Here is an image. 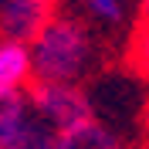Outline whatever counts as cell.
I'll return each instance as SVG.
<instances>
[{"mask_svg": "<svg viewBox=\"0 0 149 149\" xmlns=\"http://www.w3.org/2000/svg\"><path fill=\"white\" fill-rule=\"evenodd\" d=\"M34 81L47 85H74L92 61V37L71 17H58L44 34L31 44Z\"/></svg>", "mask_w": 149, "mask_h": 149, "instance_id": "1", "label": "cell"}, {"mask_svg": "<svg viewBox=\"0 0 149 149\" xmlns=\"http://www.w3.org/2000/svg\"><path fill=\"white\" fill-rule=\"evenodd\" d=\"M31 112L37 119H44L51 129L68 132L78 129L85 122H92V98L78 88V85H47V81H31L27 88Z\"/></svg>", "mask_w": 149, "mask_h": 149, "instance_id": "2", "label": "cell"}, {"mask_svg": "<svg viewBox=\"0 0 149 149\" xmlns=\"http://www.w3.org/2000/svg\"><path fill=\"white\" fill-rule=\"evenodd\" d=\"M58 20V0H3L0 3V37L34 44Z\"/></svg>", "mask_w": 149, "mask_h": 149, "instance_id": "3", "label": "cell"}, {"mask_svg": "<svg viewBox=\"0 0 149 149\" xmlns=\"http://www.w3.org/2000/svg\"><path fill=\"white\" fill-rule=\"evenodd\" d=\"M34 78V58H31V44L20 41H7L0 37V88L7 92H20V85Z\"/></svg>", "mask_w": 149, "mask_h": 149, "instance_id": "4", "label": "cell"}, {"mask_svg": "<svg viewBox=\"0 0 149 149\" xmlns=\"http://www.w3.org/2000/svg\"><path fill=\"white\" fill-rule=\"evenodd\" d=\"M31 119V102L24 92H7L0 88V149H7Z\"/></svg>", "mask_w": 149, "mask_h": 149, "instance_id": "5", "label": "cell"}, {"mask_svg": "<svg viewBox=\"0 0 149 149\" xmlns=\"http://www.w3.org/2000/svg\"><path fill=\"white\" fill-rule=\"evenodd\" d=\"M58 149H122V142L105 129L102 122L92 119V122H85V125H78V129L61 132Z\"/></svg>", "mask_w": 149, "mask_h": 149, "instance_id": "6", "label": "cell"}, {"mask_svg": "<svg viewBox=\"0 0 149 149\" xmlns=\"http://www.w3.org/2000/svg\"><path fill=\"white\" fill-rule=\"evenodd\" d=\"M58 142H61V132L51 129L44 119H37L34 112H31L27 125L14 136V142L7 149H58Z\"/></svg>", "mask_w": 149, "mask_h": 149, "instance_id": "7", "label": "cell"}, {"mask_svg": "<svg viewBox=\"0 0 149 149\" xmlns=\"http://www.w3.org/2000/svg\"><path fill=\"white\" fill-rule=\"evenodd\" d=\"M129 65L149 78V20H142V27H136L129 41Z\"/></svg>", "mask_w": 149, "mask_h": 149, "instance_id": "8", "label": "cell"}, {"mask_svg": "<svg viewBox=\"0 0 149 149\" xmlns=\"http://www.w3.org/2000/svg\"><path fill=\"white\" fill-rule=\"evenodd\" d=\"M88 7H92L95 17L109 20V24H115V20H122V0H85Z\"/></svg>", "mask_w": 149, "mask_h": 149, "instance_id": "9", "label": "cell"}, {"mask_svg": "<svg viewBox=\"0 0 149 149\" xmlns=\"http://www.w3.org/2000/svg\"><path fill=\"white\" fill-rule=\"evenodd\" d=\"M142 17L149 20V0H142Z\"/></svg>", "mask_w": 149, "mask_h": 149, "instance_id": "10", "label": "cell"}, {"mask_svg": "<svg viewBox=\"0 0 149 149\" xmlns=\"http://www.w3.org/2000/svg\"><path fill=\"white\" fill-rule=\"evenodd\" d=\"M146 149H149V112H146Z\"/></svg>", "mask_w": 149, "mask_h": 149, "instance_id": "11", "label": "cell"}, {"mask_svg": "<svg viewBox=\"0 0 149 149\" xmlns=\"http://www.w3.org/2000/svg\"><path fill=\"white\" fill-rule=\"evenodd\" d=\"M0 3H3V0H0Z\"/></svg>", "mask_w": 149, "mask_h": 149, "instance_id": "12", "label": "cell"}]
</instances>
